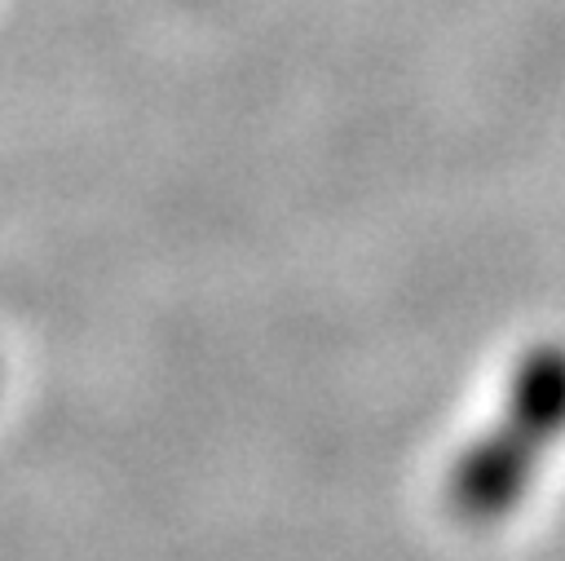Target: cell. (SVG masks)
<instances>
[{
	"instance_id": "cell-1",
	"label": "cell",
	"mask_w": 565,
	"mask_h": 561,
	"mask_svg": "<svg viewBox=\"0 0 565 561\" xmlns=\"http://www.w3.org/2000/svg\"><path fill=\"white\" fill-rule=\"evenodd\" d=\"M543 451H547L543 437H534L521 420L503 415L499 428L472 437L455 455V464L446 473V504H450V512L463 517V521H477V526L481 521H499L530 490Z\"/></svg>"
},
{
	"instance_id": "cell-2",
	"label": "cell",
	"mask_w": 565,
	"mask_h": 561,
	"mask_svg": "<svg viewBox=\"0 0 565 561\" xmlns=\"http://www.w3.org/2000/svg\"><path fill=\"white\" fill-rule=\"evenodd\" d=\"M503 415L534 428L547 446L565 433V345L543 340L521 353V362L512 367V380H508Z\"/></svg>"
}]
</instances>
